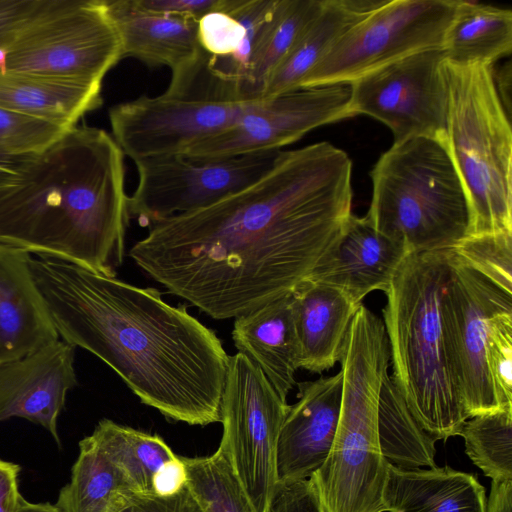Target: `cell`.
Returning <instances> with one entry per match:
<instances>
[{"label": "cell", "mask_w": 512, "mask_h": 512, "mask_svg": "<svg viewBox=\"0 0 512 512\" xmlns=\"http://www.w3.org/2000/svg\"><path fill=\"white\" fill-rule=\"evenodd\" d=\"M352 161L329 142L279 151L255 182L205 208L161 220L128 256L216 320L291 293L342 236Z\"/></svg>", "instance_id": "obj_1"}, {"label": "cell", "mask_w": 512, "mask_h": 512, "mask_svg": "<svg viewBox=\"0 0 512 512\" xmlns=\"http://www.w3.org/2000/svg\"><path fill=\"white\" fill-rule=\"evenodd\" d=\"M29 267L62 340L101 359L165 417L221 422L230 356L185 305L59 259L31 255Z\"/></svg>", "instance_id": "obj_2"}, {"label": "cell", "mask_w": 512, "mask_h": 512, "mask_svg": "<svg viewBox=\"0 0 512 512\" xmlns=\"http://www.w3.org/2000/svg\"><path fill=\"white\" fill-rule=\"evenodd\" d=\"M124 153L72 127L0 186V244L116 277L130 221Z\"/></svg>", "instance_id": "obj_3"}, {"label": "cell", "mask_w": 512, "mask_h": 512, "mask_svg": "<svg viewBox=\"0 0 512 512\" xmlns=\"http://www.w3.org/2000/svg\"><path fill=\"white\" fill-rule=\"evenodd\" d=\"M452 251L409 254L382 310L395 385L412 414L436 441L460 435L468 417L450 366L442 297Z\"/></svg>", "instance_id": "obj_4"}, {"label": "cell", "mask_w": 512, "mask_h": 512, "mask_svg": "<svg viewBox=\"0 0 512 512\" xmlns=\"http://www.w3.org/2000/svg\"><path fill=\"white\" fill-rule=\"evenodd\" d=\"M390 351L384 324L357 309L340 355V415L331 450L309 478L322 512H383L388 461L378 439V405Z\"/></svg>", "instance_id": "obj_5"}, {"label": "cell", "mask_w": 512, "mask_h": 512, "mask_svg": "<svg viewBox=\"0 0 512 512\" xmlns=\"http://www.w3.org/2000/svg\"><path fill=\"white\" fill-rule=\"evenodd\" d=\"M372 197L365 215L380 233L408 252L451 250L469 227L462 179L439 139L393 142L370 171Z\"/></svg>", "instance_id": "obj_6"}, {"label": "cell", "mask_w": 512, "mask_h": 512, "mask_svg": "<svg viewBox=\"0 0 512 512\" xmlns=\"http://www.w3.org/2000/svg\"><path fill=\"white\" fill-rule=\"evenodd\" d=\"M447 110L443 144L465 186L466 236L512 233V131L493 66L442 62Z\"/></svg>", "instance_id": "obj_7"}, {"label": "cell", "mask_w": 512, "mask_h": 512, "mask_svg": "<svg viewBox=\"0 0 512 512\" xmlns=\"http://www.w3.org/2000/svg\"><path fill=\"white\" fill-rule=\"evenodd\" d=\"M207 61L205 52L193 66L173 74L161 95L140 96L109 110L112 137L124 155L133 161L183 155L230 127L254 101L215 76Z\"/></svg>", "instance_id": "obj_8"}, {"label": "cell", "mask_w": 512, "mask_h": 512, "mask_svg": "<svg viewBox=\"0 0 512 512\" xmlns=\"http://www.w3.org/2000/svg\"><path fill=\"white\" fill-rule=\"evenodd\" d=\"M103 0H39L0 42V71L101 82L121 59Z\"/></svg>", "instance_id": "obj_9"}, {"label": "cell", "mask_w": 512, "mask_h": 512, "mask_svg": "<svg viewBox=\"0 0 512 512\" xmlns=\"http://www.w3.org/2000/svg\"><path fill=\"white\" fill-rule=\"evenodd\" d=\"M460 0H383L347 29L300 87L350 84L412 54L443 49Z\"/></svg>", "instance_id": "obj_10"}, {"label": "cell", "mask_w": 512, "mask_h": 512, "mask_svg": "<svg viewBox=\"0 0 512 512\" xmlns=\"http://www.w3.org/2000/svg\"><path fill=\"white\" fill-rule=\"evenodd\" d=\"M289 409L265 375L243 354L230 356L221 403L227 453L256 512H264L277 484L276 448Z\"/></svg>", "instance_id": "obj_11"}, {"label": "cell", "mask_w": 512, "mask_h": 512, "mask_svg": "<svg viewBox=\"0 0 512 512\" xmlns=\"http://www.w3.org/2000/svg\"><path fill=\"white\" fill-rule=\"evenodd\" d=\"M278 152L219 159L169 155L134 161L138 182L129 196L130 216L150 227L166 218L210 206L259 179Z\"/></svg>", "instance_id": "obj_12"}, {"label": "cell", "mask_w": 512, "mask_h": 512, "mask_svg": "<svg viewBox=\"0 0 512 512\" xmlns=\"http://www.w3.org/2000/svg\"><path fill=\"white\" fill-rule=\"evenodd\" d=\"M505 311H512V296L461 263L452 252L442 319L450 366L468 418L500 410L488 376L485 349L490 320Z\"/></svg>", "instance_id": "obj_13"}, {"label": "cell", "mask_w": 512, "mask_h": 512, "mask_svg": "<svg viewBox=\"0 0 512 512\" xmlns=\"http://www.w3.org/2000/svg\"><path fill=\"white\" fill-rule=\"evenodd\" d=\"M443 49L421 51L350 83L352 116H370L385 124L394 142L413 137L443 140L447 94Z\"/></svg>", "instance_id": "obj_14"}, {"label": "cell", "mask_w": 512, "mask_h": 512, "mask_svg": "<svg viewBox=\"0 0 512 512\" xmlns=\"http://www.w3.org/2000/svg\"><path fill=\"white\" fill-rule=\"evenodd\" d=\"M350 99V84L337 83L251 101L230 127L183 156L219 159L278 151L317 127L353 117Z\"/></svg>", "instance_id": "obj_15"}, {"label": "cell", "mask_w": 512, "mask_h": 512, "mask_svg": "<svg viewBox=\"0 0 512 512\" xmlns=\"http://www.w3.org/2000/svg\"><path fill=\"white\" fill-rule=\"evenodd\" d=\"M75 347L59 338L0 364V422L24 418L42 426L60 447L58 417L77 385Z\"/></svg>", "instance_id": "obj_16"}, {"label": "cell", "mask_w": 512, "mask_h": 512, "mask_svg": "<svg viewBox=\"0 0 512 512\" xmlns=\"http://www.w3.org/2000/svg\"><path fill=\"white\" fill-rule=\"evenodd\" d=\"M296 385L298 401L289 405L277 442V482L316 472L331 450L339 421L341 372Z\"/></svg>", "instance_id": "obj_17"}, {"label": "cell", "mask_w": 512, "mask_h": 512, "mask_svg": "<svg viewBox=\"0 0 512 512\" xmlns=\"http://www.w3.org/2000/svg\"><path fill=\"white\" fill-rule=\"evenodd\" d=\"M409 254L403 242L377 231L365 216L352 214L334 248L308 279L336 287L360 305L372 291L388 290Z\"/></svg>", "instance_id": "obj_18"}, {"label": "cell", "mask_w": 512, "mask_h": 512, "mask_svg": "<svg viewBox=\"0 0 512 512\" xmlns=\"http://www.w3.org/2000/svg\"><path fill=\"white\" fill-rule=\"evenodd\" d=\"M103 3L119 33L123 58H135L148 67L165 66L177 74L204 55L197 19L148 12L133 0Z\"/></svg>", "instance_id": "obj_19"}, {"label": "cell", "mask_w": 512, "mask_h": 512, "mask_svg": "<svg viewBox=\"0 0 512 512\" xmlns=\"http://www.w3.org/2000/svg\"><path fill=\"white\" fill-rule=\"evenodd\" d=\"M30 256L0 244V364L60 338L32 277Z\"/></svg>", "instance_id": "obj_20"}, {"label": "cell", "mask_w": 512, "mask_h": 512, "mask_svg": "<svg viewBox=\"0 0 512 512\" xmlns=\"http://www.w3.org/2000/svg\"><path fill=\"white\" fill-rule=\"evenodd\" d=\"M232 340L287 400L300 368L291 293L235 318Z\"/></svg>", "instance_id": "obj_21"}, {"label": "cell", "mask_w": 512, "mask_h": 512, "mask_svg": "<svg viewBox=\"0 0 512 512\" xmlns=\"http://www.w3.org/2000/svg\"><path fill=\"white\" fill-rule=\"evenodd\" d=\"M299 342V367L321 374L339 362L354 315V304L340 289L306 279L292 292Z\"/></svg>", "instance_id": "obj_22"}, {"label": "cell", "mask_w": 512, "mask_h": 512, "mask_svg": "<svg viewBox=\"0 0 512 512\" xmlns=\"http://www.w3.org/2000/svg\"><path fill=\"white\" fill-rule=\"evenodd\" d=\"M382 502L389 512H487L476 476L448 466L402 469L388 462Z\"/></svg>", "instance_id": "obj_23"}, {"label": "cell", "mask_w": 512, "mask_h": 512, "mask_svg": "<svg viewBox=\"0 0 512 512\" xmlns=\"http://www.w3.org/2000/svg\"><path fill=\"white\" fill-rule=\"evenodd\" d=\"M101 82L0 71V107L72 128L102 104Z\"/></svg>", "instance_id": "obj_24"}, {"label": "cell", "mask_w": 512, "mask_h": 512, "mask_svg": "<svg viewBox=\"0 0 512 512\" xmlns=\"http://www.w3.org/2000/svg\"><path fill=\"white\" fill-rule=\"evenodd\" d=\"M383 0H323L291 50L270 75L260 99L300 87L302 79L336 40Z\"/></svg>", "instance_id": "obj_25"}, {"label": "cell", "mask_w": 512, "mask_h": 512, "mask_svg": "<svg viewBox=\"0 0 512 512\" xmlns=\"http://www.w3.org/2000/svg\"><path fill=\"white\" fill-rule=\"evenodd\" d=\"M133 494L127 478L89 435L79 442L70 482L55 505L62 512H118Z\"/></svg>", "instance_id": "obj_26"}, {"label": "cell", "mask_w": 512, "mask_h": 512, "mask_svg": "<svg viewBox=\"0 0 512 512\" xmlns=\"http://www.w3.org/2000/svg\"><path fill=\"white\" fill-rule=\"evenodd\" d=\"M512 49V11L507 8L460 0L449 28L445 59L457 63L494 66Z\"/></svg>", "instance_id": "obj_27"}, {"label": "cell", "mask_w": 512, "mask_h": 512, "mask_svg": "<svg viewBox=\"0 0 512 512\" xmlns=\"http://www.w3.org/2000/svg\"><path fill=\"white\" fill-rule=\"evenodd\" d=\"M90 436L139 495H154L155 477L178 457L157 434L120 425L110 419L99 421Z\"/></svg>", "instance_id": "obj_28"}, {"label": "cell", "mask_w": 512, "mask_h": 512, "mask_svg": "<svg viewBox=\"0 0 512 512\" xmlns=\"http://www.w3.org/2000/svg\"><path fill=\"white\" fill-rule=\"evenodd\" d=\"M378 439L382 456L402 469L435 468V442L418 423L390 374L378 405Z\"/></svg>", "instance_id": "obj_29"}, {"label": "cell", "mask_w": 512, "mask_h": 512, "mask_svg": "<svg viewBox=\"0 0 512 512\" xmlns=\"http://www.w3.org/2000/svg\"><path fill=\"white\" fill-rule=\"evenodd\" d=\"M322 3L323 0H279L275 15L249 65L242 88L247 100H260L270 75L319 12Z\"/></svg>", "instance_id": "obj_30"}, {"label": "cell", "mask_w": 512, "mask_h": 512, "mask_svg": "<svg viewBox=\"0 0 512 512\" xmlns=\"http://www.w3.org/2000/svg\"><path fill=\"white\" fill-rule=\"evenodd\" d=\"M186 484L202 512H256L225 450L182 457Z\"/></svg>", "instance_id": "obj_31"}, {"label": "cell", "mask_w": 512, "mask_h": 512, "mask_svg": "<svg viewBox=\"0 0 512 512\" xmlns=\"http://www.w3.org/2000/svg\"><path fill=\"white\" fill-rule=\"evenodd\" d=\"M465 452L494 482L512 480V407L466 420Z\"/></svg>", "instance_id": "obj_32"}, {"label": "cell", "mask_w": 512, "mask_h": 512, "mask_svg": "<svg viewBox=\"0 0 512 512\" xmlns=\"http://www.w3.org/2000/svg\"><path fill=\"white\" fill-rule=\"evenodd\" d=\"M451 250L461 263L512 296V233L465 236Z\"/></svg>", "instance_id": "obj_33"}, {"label": "cell", "mask_w": 512, "mask_h": 512, "mask_svg": "<svg viewBox=\"0 0 512 512\" xmlns=\"http://www.w3.org/2000/svg\"><path fill=\"white\" fill-rule=\"evenodd\" d=\"M485 362L499 408L512 407V311L490 320Z\"/></svg>", "instance_id": "obj_34"}, {"label": "cell", "mask_w": 512, "mask_h": 512, "mask_svg": "<svg viewBox=\"0 0 512 512\" xmlns=\"http://www.w3.org/2000/svg\"><path fill=\"white\" fill-rule=\"evenodd\" d=\"M68 129L59 124L0 107V150L35 154Z\"/></svg>", "instance_id": "obj_35"}, {"label": "cell", "mask_w": 512, "mask_h": 512, "mask_svg": "<svg viewBox=\"0 0 512 512\" xmlns=\"http://www.w3.org/2000/svg\"><path fill=\"white\" fill-rule=\"evenodd\" d=\"M264 512H322L310 478L277 482Z\"/></svg>", "instance_id": "obj_36"}, {"label": "cell", "mask_w": 512, "mask_h": 512, "mask_svg": "<svg viewBox=\"0 0 512 512\" xmlns=\"http://www.w3.org/2000/svg\"><path fill=\"white\" fill-rule=\"evenodd\" d=\"M118 512H202L187 484L168 496L133 494Z\"/></svg>", "instance_id": "obj_37"}, {"label": "cell", "mask_w": 512, "mask_h": 512, "mask_svg": "<svg viewBox=\"0 0 512 512\" xmlns=\"http://www.w3.org/2000/svg\"><path fill=\"white\" fill-rule=\"evenodd\" d=\"M142 10L199 20L205 14L219 10L222 0H133Z\"/></svg>", "instance_id": "obj_38"}, {"label": "cell", "mask_w": 512, "mask_h": 512, "mask_svg": "<svg viewBox=\"0 0 512 512\" xmlns=\"http://www.w3.org/2000/svg\"><path fill=\"white\" fill-rule=\"evenodd\" d=\"M20 467L0 459V512H15L22 495L19 492Z\"/></svg>", "instance_id": "obj_39"}, {"label": "cell", "mask_w": 512, "mask_h": 512, "mask_svg": "<svg viewBox=\"0 0 512 512\" xmlns=\"http://www.w3.org/2000/svg\"><path fill=\"white\" fill-rule=\"evenodd\" d=\"M39 0H0V42L34 10Z\"/></svg>", "instance_id": "obj_40"}, {"label": "cell", "mask_w": 512, "mask_h": 512, "mask_svg": "<svg viewBox=\"0 0 512 512\" xmlns=\"http://www.w3.org/2000/svg\"><path fill=\"white\" fill-rule=\"evenodd\" d=\"M487 512H512V480L492 481Z\"/></svg>", "instance_id": "obj_41"}, {"label": "cell", "mask_w": 512, "mask_h": 512, "mask_svg": "<svg viewBox=\"0 0 512 512\" xmlns=\"http://www.w3.org/2000/svg\"><path fill=\"white\" fill-rule=\"evenodd\" d=\"M34 154H11L0 150V186L10 180Z\"/></svg>", "instance_id": "obj_42"}, {"label": "cell", "mask_w": 512, "mask_h": 512, "mask_svg": "<svg viewBox=\"0 0 512 512\" xmlns=\"http://www.w3.org/2000/svg\"><path fill=\"white\" fill-rule=\"evenodd\" d=\"M15 512H62L50 503H32L22 497Z\"/></svg>", "instance_id": "obj_43"}]
</instances>
